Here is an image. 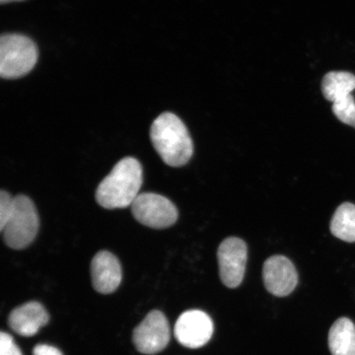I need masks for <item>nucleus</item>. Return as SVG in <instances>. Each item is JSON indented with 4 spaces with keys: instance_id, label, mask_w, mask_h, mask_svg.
Returning a JSON list of instances; mask_svg holds the SVG:
<instances>
[{
    "instance_id": "obj_1",
    "label": "nucleus",
    "mask_w": 355,
    "mask_h": 355,
    "mask_svg": "<svg viewBox=\"0 0 355 355\" xmlns=\"http://www.w3.org/2000/svg\"><path fill=\"white\" fill-rule=\"evenodd\" d=\"M143 182L140 162L133 157L123 158L101 182L96 192V202L105 209L130 206L139 196Z\"/></svg>"
},
{
    "instance_id": "obj_2",
    "label": "nucleus",
    "mask_w": 355,
    "mask_h": 355,
    "mask_svg": "<svg viewBox=\"0 0 355 355\" xmlns=\"http://www.w3.org/2000/svg\"><path fill=\"white\" fill-rule=\"evenodd\" d=\"M155 150L166 165L181 167L193 154V144L181 119L172 113H163L155 119L150 132Z\"/></svg>"
},
{
    "instance_id": "obj_3",
    "label": "nucleus",
    "mask_w": 355,
    "mask_h": 355,
    "mask_svg": "<svg viewBox=\"0 0 355 355\" xmlns=\"http://www.w3.org/2000/svg\"><path fill=\"white\" fill-rule=\"evenodd\" d=\"M38 50L34 42L19 34L3 35L0 39V76L15 79L25 76L34 69Z\"/></svg>"
},
{
    "instance_id": "obj_4",
    "label": "nucleus",
    "mask_w": 355,
    "mask_h": 355,
    "mask_svg": "<svg viewBox=\"0 0 355 355\" xmlns=\"http://www.w3.org/2000/svg\"><path fill=\"white\" fill-rule=\"evenodd\" d=\"M15 209L1 230L4 243L12 250H24L37 237L40 220L35 204L25 195L15 198Z\"/></svg>"
},
{
    "instance_id": "obj_5",
    "label": "nucleus",
    "mask_w": 355,
    "mask_h": 355,
    "mask_svg": "<svg viewBox=\"0 0 355 355\" xmlns=\"http://www.w3.org/2000/svg\"><path fill=\"white\" fill-rule=\"evenodd\" d=\"M131 206L135 218L150 228L170 227L175 223L179 216L174 203L157 193H140Z\"/></svg>"
},
{
    "instance_id": "obj_6",
    "label": "nucleus",
    "mask_w": 355,
    "mask_h": 355,
    "mask_svg": "<svg viewBox=\"0 0 355 355\" xmlns=\"http://www.w3.org/2000/svg\"><path fill=\"white\" fill-rule=\"evenodd\" d=\"M171 340L170 325L165 314L153 310L146 315L132 333V341L137 352L155 354L166 348Z\"/></svg>"
},
{
    "instance_id": "obj_7",
    "label": "nucleus",
    "mask_w": 355,
    "mask_h": 355,
    "mask_svg": "<svg viewBox=\"0 0 355 355\" xmlns=\"http://www.w3.org/2000/svg\"><path fill=\"white\" fill-rule=\"evenodd\" d=\"M220 277L228 288H237L243 282L248 260V248L242 239L230 237L220 243L218 251Z\"/></svg>"
},
{
    "instance_id": "obj_8",
    "label": "nucleus",
    "mask_w": 355,
    "mask_h": 355,
    "mask_svg": "<svg viewBox=\"0 0 355 355\" xmlns=\"http://www.w3.org/2000/svg\"><path fill=\"white\" fill-rule=\"evenodd\" d=\"M214 325L211 318L201 310L182 313L175 325L178 343L189 349L201 348L211 338Z\"/></svg>"
},
{
    "instance_id": "obj_9",
    "label": "nucleus",
    "mask_w": 355,
    "mask_h": 355,
    "mask_svg": "<svg viewBox=\"0 0 355 355\" xmlns=\"http://www.w3.org/2000/svg\"><path fill=\"white\" fill-rule=\"evenodd\" d=\"M263 276L266 290L275 296L291 295L298 285V273L294 264L285 256L269 257L265 261Z\"/></svg>"
},
{
    "instance_id": "obj_10",
    "label": "nucleus",
    "mask_w": 355,
    "mask_h": 355,
    "mask_svg": "<svg viewBox=\"0 0 355 355\" xmlns=\"http://www.w3.org/2000/svg\"><path fill=\"white\" fill-rule=\"evenodd\" d=\"M93 287L101 294L108 295L117 290L122 282V268L117 257L108 251H101L92 259Z\"/></svg>"
},
{
    "instance_id": "obj_11",
    "label": "nucleus",
    "mask_w": 355,
    "mask_h": 355,
    "mask_svg": "<svg viewBox=\"0 0 355 355\" xmlns=\"http://www.w3.org/2000/svg\"><path fill=\"white\" fill-rule=\"evenodd\" d=\"M50 321L46 309L38 302L31 301L12 311L8 317L11 329L21 336H33Z\"/></svg>"
},
{
    "instance_id": "obj_12",
    "label": "nucleus",
    "mask_w": 355,
    "mask_h": 355,
    "mask_svg": "<svg viewBox=\"0 0 355 355\" xmlns=\"http://www.w3.org/2000/svg\"><path fill=\"white\" fill-rule=\"evenodd\" d=\"M328 345L332 355H355V326L350 319L340 318L333 324Z\"/></svg>"
},
{
    "instance_id": "obj_13",
    "label": "nucleus",
    "mask_w": 355,
    "mask_h": 355,
    "mask_svg": "<svg viewBox=\"0 0 355 355\" xmlns=\"http://www.w3.org/2000/svg\"><path fill=\"white\" fill-rule=\"evenodd\" d=\"M355 89V76L345 71H332L322 79V92L327 101L333 102L352 95Z\"/></svg>"
},
{
    "instance_id": "obj_14",
    "label": "nucleus",
    "mask_w": 355,
    "mask_h": 355,
    "mask_svg": "<svg viewBox=\"0 0 355 355\" xmlns=\"http://www.w3.org/2000/svg\"><path fill=\"white\" fill-rule=\"evenodd\" d=\"M331 232L345 242H355V205L345 202L337 208L332 216Z\"/></svg>"
},
{
    "instance_id": "obj_15",
    "label": "nucleus",
    "mask_w": 355,
    "mask_h": 355,
    "mask_svg": "<svg viewBox=\"0 0 355 355\" xmlns=\"http://www.w3.org/2000/svg\"><path fill=\"white\" fill-rule=\"evenodd\" d=\"M332 111L340 121L355 128V101L352 95L335 101Z\"/></svg>"
},
{
    "instance_id": "obj_16",
    "label": "nucleus",
    "mask_w": 355,
    "mask_h": 355,
    "mask_svg": "<svg viewBox=\"0 0 355 355\" xmlns=\"http://www.w3.org/2000/svg\"><path fill=\"white\" fill-rule=\"evenodd\" d=\"M15 198H12L6 191L0 193V232L6 226L15 209Z\"/></svg>"
},
{
    "instance_id": "obj_17",
    "label": "nucleus",
    "mask_w": 355,
    "mask_h": 355,
    "mask_svg": "<svg viewBox=\"0 0 355 355\" xmlns=\"http://www.w3.org/2000/svg\"><path fill=\"white\" fill-rule=\"evenodd\" d=\"M0 355H22L12 337L3 331L0 334Z\"/></svg>"
},
{
    "instance_id": "obj_18",
    "label": "nucleus",
    "mask_w": 355,
    "mask_h": 355,
    "mask_svg": "<svg viewBox=\"0 0 355 355\" xmlns=\"http://www.w3.org/2000/svg\"><path fill=\"white\" fill-rule=\"evenodd\" d=\"M33 355H64L59 349L54 347V346L46 344H39L35 345L33 352Z\"/></svg>"
},
{
    "instance_id": "obj_19",
    "label": "nucleus",
    "mask_w": 355,
    "mask_h": 355,
    "mask_svg": "<svg viewBox=\"0 0 355 355\" xmlns=\"http://www.w3.org/2000/svg\"><path fill=\"white\" fill-rule=\"evenodd\" d=\"M15 1H24V0H0V2H1L3 4Z\"/></svg>"
}]
</instances>
